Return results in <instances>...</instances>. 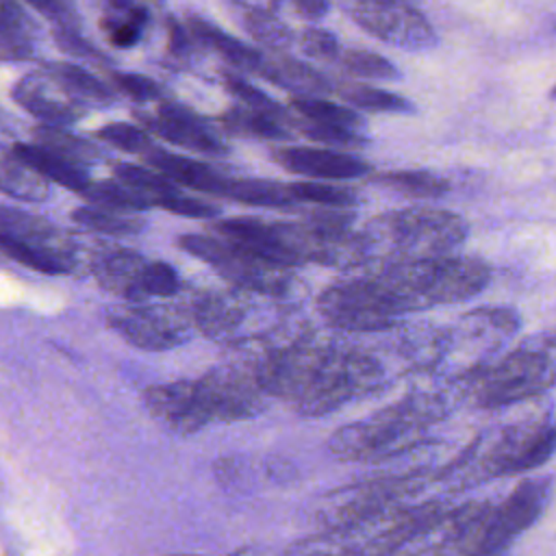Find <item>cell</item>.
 Returning a JSON list of instances; mask_svg holds the SVG:
<instances>
[{"label":"cell","instance_id":"obj_1","mask_svg":"<svg viewBox=\"0 0 556 556\" xmlns=\"http://www.w3.org/2000/svg\"><path fill=\"white\" fill-rule=\"evenodd\" d=\"M254 369L267 395L289 402L304 417L328 415L376 389L382 378L374 356L317 339L276 348Z\"/></svg>","mask_w":556,"mask_h":556},{"label":"cell","instance_id":"obj_2","mask_svg":"<svg viewBox=\"0 0 556 556\" xmlns=\"http://www.w3.org/2000/svg\"><path fill=\"white\" fill-rule=\"evenodd\" d=\"M365 263H406L452 254L467 239V222L443 208H404L376 215L363 230Z\"/></svg>","mask_w":556,"mask_h":556},{"label":"cell","instance_id":"obj_3","mask_svg":"<svg viewBox=\"0 0 556 556\" xmlns=\"http://www.w3.org/2000/svg\"><path fill=\"white\" fill-rule=\"evenodd\" d=\"M371 271H376L402 315L469 300L484 291L491 280V267L484 261L458 254L378 265Z\"/></svg>","mask_w":556,"mask_h":556},{"label":"cell","instance_id":"obj_4","mask_svg":"<svg viewBox=\"0 0 556 556\" xmlns=\"http://www.w3.org/2000/svg\"><path fill=\"white\" fill-rule=\"evenodd\" d=\"M447 410L441 395H408L387 408L339 428L330 441V452L341 460H380L404 452L439 421Z\"/></svg>","mask_w":556,"mask_h":556},{"label":"cell","instance_id":"obj_5","mask_svg":"<svg viewBox=\"0 0 556 556\" xmlns=\"http://www.w3.org/2000/svg\"><path fill=\"white\" fill-rule=\"evenodd\" d=\"M556 387V332H539L473 376L471 395L482 408L532 400Z\"/></svg>","mask_w":556,"mask_h":556},{"label":"cell","instance_id":"obj_6","mask_svg":"<svg viewBox=\"0 0 556 556\" xmlns=\"http://www.w3.org/2000/svg\"><path fill=\"white\" fill-rule=\"evenodd\" d=\"M178 245L191 256L211 265L232 287L248 289L263 295H278L291 282V267L278 265L226 237L211 235H182Z\"/></svg>","mask_w":556,"mask_h":556},{"label":"cell","instance_id":"obj_7","mask_svg":"<svg viewBox=\"0 0 556 556\" xmlns=\"http://www.w3.org/2000/svg\"><path fill=\"white\" fill-rule=\"evenodd\" d=\"M317 311L330 326L348 332L384 330L402 317L374 271L326 287L317 298Z\"/></svg>","mask_w":556,"mask_h":556},{"label":"cell","instance_id":"obj_8","mask_svg":"<svg viewBox=\"0 0 556 556\" xmlns=\"http://www.w3.org/2000/svg\"><path fill=\"white\" fill-rule=\"evenodd\" d=\"M0 245L7 256L41 274H67L74 269L76 248L67 232L43 217L2 206Z\"/></svg>","mask_w":556,"mask_h":556},{"label":"cell","instance_id":"obj_9","mask_svg":"<svg viewBox=\"0 0 556 556\" xmlns=\"http://www.w3.org/2000/svg\"><path fill=\"white\" fill-rule=\"evenodd\" d=\"M556 452V421L552 417L513 424L500 430L476 460L482 478H502L532 471Z\"/></svg>","mask_w":556,"mask_h":556},{"label":"cell","instance_id":"obj_10","mask_svg":"<svg viewBox=\"0 0 556 556\" xmlns=\"http://www.w3.org/2000/svg\"><path fill=\"white\" fill-rule=\"evenodd\" d=\"M552 489L554 482L545 476L519 482L497 508L489 510L471 556H502L510 543L543 515L552 497Z\"/></svg>","mask_w":556,"mask_h":556},{"label":"cell","instance_id":"obj_11","mask_svg":"<svg viewBox=\"0 0 556 556\" xmlns=\"http://www.w3.org/2000/svg\"><path fill=\"white\" fill-rule=\"evenodd\" d=\"M519 330V315L506 306L476 308L460 317L450 352L463 374L478 376Z\"/></svg>","mask_w":556,"mask_h":556},{"label":"cell","instance_id":"obj_12","mask_svg":"<svg viewBox=\"0 0 556 556\" xmlns=\"http://www.w3.org/2000/svg\"><path fill=\"white\" fill-rule=\"evenodd\" d=\"M106 321L124 341L148 352L172 350L185 343L193 326L191 308L180 311L146 302H126L122 308L109 311Z\"/></svg>","mask_w":556,"mask_h":556},{"label":"cell","instance_id":"obj_13","mask_svg":"<svg viewBox=\"0 0 556 556\" xmlns=\"http://www.w3.org/2000/svg\"><path fill=\"white\" fill-rule=\"evenodd\" d=\"M350 15L361 28L391 46L426 50L437 43L430 22L404 0H356Z\"/></svg>","mask_w":556,"mask_h":556},{"label":"cell","instance_id":"obj_14","mask_svg":"<svg viewBox=\"0 0 556 556\" xmlns=\"http://www.w3.org/2000/svg\"><path fill=\"white\" fill-rule=\"evenodd\" d=\"M143 404L156 421L176 434H193L215 421L200 378L152 384L143 391Z\"/></svg>","mask_w":556,"mask_h":556},{"label":"cell","instance_id":"obj_15","mask_svg":"<svg viewBox=\"0 0 556 556\" xmlns=\"http://www.w3.org/2000/svg\"><path fill=\"white\" fill-rule=\"evenodd\" d=\"M215 421H239L258 415L269 397L256 369L222 367L200 378Z\"/></svg>","mask_w":556,"mask_h":556},{"label":"cell","instance_id":"obj_16","mask_svg":"<svg viewBox=\"0 0 556 556\" xmlns=\"http://www.w3.org/2000/svg\"><path fill=\"white\" fill-rule=\"evenodd\" d=\"M415 489H417V482L406 478L363 482V484L343 489L341 493H332V497L328 500V506L319 513V517L328 526L361 523L369 515L382 513L389 504H393L402 495L413 493Z\"/></svg>","mask_w":556,"mask_h":556},{"label":"cell","instance_id":"obj_17","mask_svg":"<svg viewBox=\"0 0 556 556\" xmlns=\"http://www.w3.org/2000/svg\"><path fill=\"white\" fill-rule=\"evenodd\" d=\"M137 117L143 122L146 128H150L154 135L169 143H176L200 154H228V146L211 130V126L182 104L165 102L159 106L156 115L141 113Z\"/></svg>","mask_w":556,"mask_h":556},{"label":"cell","instance_id":"obj_18","mask_svg":"<svg viewBox=\"0 0 556 556\" xmlns=\"http://www.w3.org/2000/svg\"><path fill=\"white\" fill-rule=\"evenodd\" d=\"M261 295L263 293H254L239 287L204 293L191 306L193 326L211 339H232L243 328L245 317L252 313V308L256 306V298Z\"/></svg>","mask_w":556,"mask_h":556},{"label":"cell","instance_id":"obj_19","mask_svg":"<svg viewBox=\"0 0 556 556\" xmlns=\"http://www.w3.org/2000/svg\"><path fill=\"white\" fill-rule=\"evenodd\" d=\"M148 263L150 261L139 252L104 245L91 254L89 267L104 291L122 298L124 302H146L148 295L143 291V276Z\"/></svg>","mask_w":556,"mask_h":556},{"label":"cell","instance_id":"obj_20","mask_svg":"<svg viewBox=\"0 0 556 556\" xmlns=\"http://www.w3.org/2000/svg\"><path fill=\"white\" fill-rule=\"evenodd\" d=\"M276 163H280L287 172L311 176V178H328V180H348L358 178L371 172V165L358 156L343 154L337 150H319V148H280L274 152Z\"/></svg>","mask_w":556,"mask_h":556},{"label":"cell","instance_id":"obj_21","mask_svg":"<svg viewBox=\"0 0 556 556\" xmlns=\"http://www.w3.org/2000/svg\"><path fill=\"white\" fill-rule=\"evenodd\" d=\"M20 161H24L26 165H30L33 169H37L43 178L65 187V189H72L76 193H83L91 178L89 174L85 172V167L41 143H24V141H15L11 148H9Z\"/></svg>","mask_w":556,"mask_h":556},{"label":"cell","instance_id":"obj_22","mask_svg":"<svg viewBox=\"0 0 556 556\" xmlns=\"http://www.w3.org/2000/svg\"><path fill=\"white\" fill-rule=\"evenodd\" d=\"M146 161L154 169H159L163 176L174 180L176 185H182V187H189V189H195L202 193H211V195L224 193V185H226L228 176L215 172L211 165H206L202 161H195L189 156H178V154H172L161 148H154L146 156Z\"/></svg>","mask_w":556,"mask_h":556},{"label":"cell","instance_id":"obj_23","mask_svg":"<svg viewBox=\"0 0 556 556\" xmlns=\"http://www.w3.org/2000/svg\"><path fill=\"white\" fill-rule=\"evenodd\" d=\"M13 100L28 111L33 117H37L41 124H50V126H70L74 124L83 111L76 104H67V102H59L50 96H46L43 85L33 78H20L13 89H11Z\"/></svg>","mask_w":556,"mask_h":556},{"label":"cell","instance_id":"obj_24","mask_svg":"<svg viewBox=\"0 0 556 556\" xmlns=\"http://www.w3.org/2000/svg\"><path fill=\"white\" fill-rule=\"evenodd\" d=\"M187 26H189L191 35H193L200 43L213 48L217 54H222V56H224L230 65H235L237 70L258 74V70H261V65H263V61H265V56H263L258 50L245 46L243 41H239L237 37L228 35L226 30H222L219 26H215V24L208 22V20L189 17V24H187Z\"/></svg>","mask_w":556,"mask_h":556},{"label":"cell","instance_id":"obj_25","mask_svg":"<svg viewBox=\"0 0 556 556\" xmlns=\"http://www.w3.org/2000/svg\"><path fill=\"white\" fill-rule=\"evenodd\" d=\"M258 76H263L269 83H276L282 89H293L300 96H319L332 89L326 76L289 56L265 59L258 70Z\"/></svg>","mask_w":556,"mask_h":556},{"label":"cell","instance_id":"obj_26","mask_svg":"<svg viewBox=\"0 0 556 556\" xmlns=\"http://www.w3.org/2000/svg\"><path fill=\"white\" fill-rule=\"evenodd\" d=\"M148 24V9L137 0H106L102 28L115 48H132L139 43Z\"/></svg>","mask_w":556,"mask_h":556},{"label":"cell","instance_id":"obj_27","mask_svg":"<svg viewBox=\"0 0 556 556\" xmlns=\"http://www.w3.org/2000/svg\"><path fill=\"white\" fill-rule=\"evenodd\" d=\"M222 198H230L235 202H243L250 206H267V208H291L298 204L291 185H282L276 180L263 178H226Z\"/></svg>","mask_w":556,"mask_h":556},{"label":"cell","instance_id":"obj_28","mask_svg":"<svg viewBox=\"0 0 556 556\" xmlns=\"http://www.w3.org/2000/svg\"><path fill=\"white\" fill-rule=\"evenodd\" d=\"M2 191L24 202H43L50 195L48 178L20 161L11 150L2 154Z\"/></svg>","mask_w":556,"mask_h":556},{"label":"cell","instance_id":"obj_29","mask_svg":"<svg viewBox=\"0 0 556 556\" xmlns=\"http://www.w3.org/2000/svg\"><path fill=\"white\" fill-rule=\"evenodd\" d=\"M33 22L15 0H2L0 52L4 61H24L33 56Z\"/></svg>","mask_w":556,"mask_h":556},{"label":"cell","instance_id":"obj_30","mask_svg":"<svg viewBox=\"0 0 556 556\" xmlns=\"http://www.w3.org/2000/svg\"><path fill=\"white\" fill-rule=\"evenodd\" d=\"M72 219L93 232L100 235H113V237H128L137 235L146 228V222L137 217L135 213L126 211H115V208H104V206H78L72 213Z\"/></svg>","mask_w":556,"mask_h":556},{"label":"cell","instance_id":"obj_31","mask_svg":"<svg viewBox=\"0 0 556 556\" xmlns=\"http://www.w3.org/2000/svg\"><path fill=\"white\" fill-rule=\"evenodd\" d=\"M46 72L61 85L65 87L70 93L80 96L85 100H93L100 104H113L115 102V93L91 72L74 65V63H61V61H52L43 65Z\"/></svg>","mask_w":556,"mask_h":556},{"label":"cell","instance_id":"obj_32","mask_svg":"<svg viewBox=\"0 0 556 556\" xmlns=\"http://www.w3.org/2000/svg\"><path fill=\"white\" fill-rule=\"evenodd\" d=\"M222 124L232 135L243 137H258V139H289L291 132L285 128V122L250 109L245 104L232 106L222 115Z\"/></svg>","mask_w":556,"mask_h":556},{"label":"cell","instance_id":"obj_33","mask_svg":"<svg viewBox=\"0 0 556 556\" xmlns=\"http://www.w3.org/2000/svg\"><path fill=\"white\" fill-rule=\"evenodd\" d=\"M80 195H85L96 206L126 211V213H139L154 206L148 195L128 187L122 180H91Z\"/></svg>","mask_w":556,"mask_h":556},{"label":"cell","instance_id":"obj_34","mask_svg":"<svg viewBox=\"0 0 556 556\" xmlns=\"http://www.w3.org/2000/svg\"><path fill=\"white\" fill-rule=\"evenodd\" d=\"M374 182L410 198H441L450 189L445 178L430 172H415V169L384 172L380 176H374Z\"/></svg>","mask_w":556,"mask_h":556},{"label":"cell","instance_id":"obj_35","mask_svg":"<svg viewBox=\"0 0 556 556\" xmlns=\"http://www.w3.org/2000/svg\"><path fill=\"white\" fill-rule=\"evenodd\" d=\"M35 139L37 143L76 161V163H87V161H98L102 156L100 148L78 135H72L63 126H50V124H39L35 128Z\"/></svg>","mask_w":556,"mask_h":556},{"label":"cell","instance_id":"obj_36","mask_svg":"<svg viewBox=\"0 0 556 556\" xmlns=\"http://www.w3.org/2000/svg\"><path fill=\"white\" fill-rule=\"evenodd\" d=\"M291 109L302 117L317 124H330V126H345V128H361L363 119L358 113H354L350 106L334 104L330 100L317 98V96H298L291 100Z\"/></svg>","mask_w":556,"mask_h":556},{"label":"cell","instance_id":"obj_37","mask_svg":"<svg viewBox=\"0 0 556 556\" xmlns=\"http://www.w3.org/2000/svg\"><path fill=\"white\" fill-rule=\"evenodd\" d=\"M337 91L348 104H354L365 111H382V113L413 111L408 100H404L402 96L387 91V89H378V87H369V85H343Z\"/></svg>","mask_w":556,"mask_h":556},{"label":"cell","instance_id":"obj_38","mask_svg":"<svg viewBox=\"0 0 556 556\" xmlns=\"http://www.w3.org/2000/svg\"><path fill=\"white\" fill-rule=\"evenodd\" d=\"M111 172L117 180L141 191L143 195H148L154 206L161 195L178 189V185L174 180H169L167 176H163L159 169H146V167L132 165V163H113Z\"/></svg>","mask_w":556,"mask_h":556},{"label":"cell","instance_id":"obj_39","mask_svg":"<svg viewBox=\"0 0 556 556\" xmlns=\"http://www.w3.org/2000/svg\"><path fill=\"white\" fill-rule=\"evenodd\" d=\"M291 191L300 202H311L330 208H350L358 202V195L350 187L330 182H291Z\"/></svg>","mask_w":556,"mask_h":556},{"label":"cell","instance_id":"obj_40","mask_svg":"<svg viewBox=\"0 0 556 556\" xmlns=\"http://www.w3.org/2000/svg\"><path fill=\"white\" fill-rule=\"evenodd\" d=\"M224 85L230 91V96H235L241 104H245L250 109H256V111H263V113H267V115H271V117H276L285 124H295V119L274 98H269L258 87L250 85L245 78H241L237 74H226Z\"/></svg>","mask_w":556,"mask_h":556},{"label":"cell","instance_id":"obj_41","mask_svg":"<svg viewBox=\"0 0 556 556\" xmlns=\"http://www.w3.org/2000/svg\"><path fill=\"white\" fill-rule=\"evenodd\" d=\"M96 137L115 146V148H119V150H124V152L139 154L143 159L156 148L141 128H137L132 124H126V122L106 124V126L96 130Z\"/></svg>","mask_w":556,"mask_h":556},{"label":"cell","instance_id":"obj_42","mask_svg":"<svg viewBox=\"0 0 556 556\" xmlns=\"http://www.w3.org/2000/svg\"><path fill=\"white\" fill-rule=\"evenodd\" d=\"M343 67L354 74V76H363V78H382V80H395L400 78V72L397 67L376 54V52H365V50H348V52H341V59Z\"/></svg>","mask_w":556,"mask_h":556},{"label":"cell","instance_id":"obj_43","mask_svg":"<svg viewBox=\"0 0 556 556\" xmlns=\"http://www.w3.org/2000/svg\"><path fill=\"white\" fill-rule=\"evenodd\" d=\"M243 22L248 33L269 48H287L293 41V33L287 28V24L265 11H250L245 13Z\"/></svg>","mask_w":556,"mask_h":556},{"label":"cell","instance_id":"obj_44","mask_svg":"<svg viewBox=\"0 0 556 556\" xmlns=\"http://www.w3.org/2000/svg\"><path fill=\"white\" fill-rule=\"evenodd\" d=\"M293 126H298L308 139L321 141V143H332V146H343V148H363L367 143V139L358 130L345 128V126L317 124V122H311V119L295 122Z\"/></svg>","mask_w":556,"mask_h":556},{"label":"cell","instance_id":"obj_45","mask_svg":"<svg viewBox=\"0 0 556 556\" xmlns=\"http://www.w3.org/2000/svg\"><path fill=\"white\" fill-rule=\"evenodd\" d=\"M143 291L148 298H174L180 291V278L169 263L150 261L143 276Z\"/></svg>","mask_w":556,"mask_h":556},{"label":"cell","instance_id":"obj_46","mask_svg":"<svg viewBox=\"0 0 556 556\" xmlns=\"http://www.w3.org/2000/svg\"><path fill=\"white\" fill-rule=\"evenodd\" d=\"M156 206L169 211V213H176V215H182V217H198V219H206V217H217L219 215V208L211 202H204L200 198H193V195H187L178 189L165 193L159 198Z\"/></svg>","mask_w":556,"mask_h":556},{"label":"cell","instance_id":"obj_47","mask_svg":"<svg viewBox=\"0 0 556 556\" xmlns=\"http://www.w3.org/2000/svg\"><path fill=\"white\" fill-rule=\"evenodd\" d=\"M111 78L115 87L128 98H132L135 102H154L163 98V87L150 76L132 74V72H113Z\"/></svg>","mask_w":556,"mask_h":556},{"label":"cell","instance_id":"obj_48","mask_svg":"<svg viewBox=\"0 0 556 556\" xmlns=\"http://www.w3.org/2000/svg\"><path fill=\"white\" fill-rule=\"evenodd\" d=\"M52 35H54L56 46H59L63 52H67V54H76V56L91 59V61H98V63H109L106 54H104L100 48H96L89 39H85L78 28H59V26H56V28L52 30Z\"/></svg>","mask_w":556,"mask_h":556},{"label":"cell","instance_id":"obj_49","mask_svg":"<svg viewBox=\"0 0 556 556\" xmlns=\"http://www.w3.org/2000/svg\"><path fill=\"white\" fill-rule=\"evenodd\" d=\"M300 46L308 56H315V59H324V61L341 59L339 41L332 37V33H326L319 28H306L300 37Z\"/></svg>","mask_w":556,"mask_h":556},{"label":"cell","instance_id":"obj_50","mask_svg":"<svg viewBox=\"0 0 556 556\" xmlns=\"http://www.w3.org/2000/svg\"><path fill=\"white\" fill-rule=\"evenodd\" d=\"M35 11L52 20L59 28H78L80 30V20L78 11L72 4V0H26Z\"/></svg>","mask_w":556,"mask_h":556},{"label":"cell","instance_id":"obj_51","mask_svg":"<svg viewBox=\"0 0 556 556\" xmlns=\"http://www.w3.org/2000/svg\"><path fill=\"white\" fill-rule=\"evenodd\" d=\"M167 35H169V52L172 54H178V56H185L193 50V41H198L189 26L185 28L180 22H176L174 17H167Z\"/></svg>","mask_w":556,"mask_h":556},{"label":"cell","instance_id":"obj_52","mask_svg":"<svg viewBox=\"0 0 556 556\" xmlns=\"http://www.w3.org/2000/svg\"><path fill=\"white\" fill-rule=\"evenodd\" d=\"M304 17H324L328 13V0H289Z\"/></svg>","mask_w":556,"mask_h":556},{"label":"cell","instance_id":"obj_53","mask_svg":"<svg viewBox=\"0 0 556 556\" xmlns=\"http://www.w3.org/2000/svg\"><path fill=\"white\" fill-rule=\"evenodd\" d=\"M169 556H195V554H169Z\"/></svg>","mask_w":556,"mask_h":556},{"label":"cell","instance_id":"obj_54","mask_svg":"<svg viewBox=\"0 0 556 556\" xmlns=\"http://www.w3.org/2000/svg\"><path fill=\"white\" fill-rule=\"evenodd\" d=\"M232 556H248L245 552H237V554H232Z\"/></svg>","mask_w":556,"mask_h":556},{"label":"cell","instance_id":"obj_55","mask_svg":"<svg viewBox=\"0 0 556 556\" xmlns=\"http://www.w3.org/2000/svg\"><path fill=\"white\" fill-rule=\"evenodd\" d=\"M554 98H556V89H554Z\"/></svg>","mask_w":556,"mask_h":556},{"label":"cell","instance_id":"obj_56","mask_svg":"<svg viewBox=\"0 0 556 556\" xmlns=\"http://www.w3.org/2000/svg\"><path fill=\"white\" fill-rule=\"evenodd\" d=\"M404 2H408V0H404Z\"/></svg>","mask_w":556,"mask_h":556}]
</instances>
